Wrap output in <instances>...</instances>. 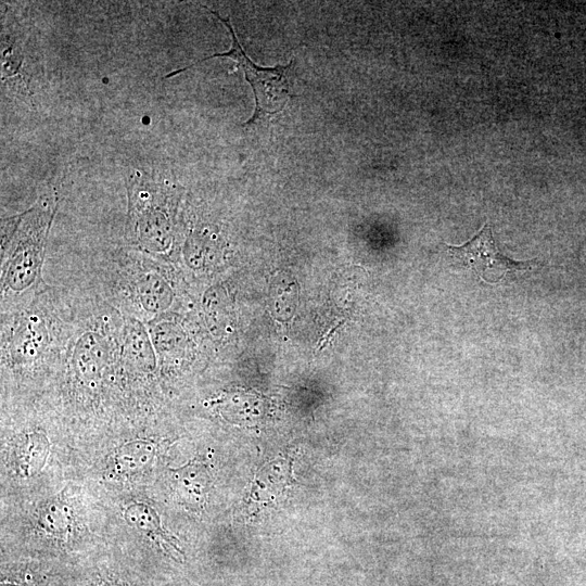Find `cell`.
I'll return each instance as SVG.
<instances>
[{"mask_svg": "<svg viewBox=\"0 0 586 586\" xmlns=\"http://www.w3.org/2000/svg\"><path fill=\"white\" fill-rule=\"evenodd\" d=\"M202 8L215 15L228 28L232 38L230 50L199 60L191 66L177 69L166 75L165 78L178 75L179 73H182L190 67L212 58H230L234 60L243 69L245 79L251 85L255 98L254 114L245 123V126L255 124L267 115H275L281 112L290 98L288 73L293 65V61H291L288 65H277L275 67H262L256 65L245 54L240 41L235 36L230 20L221 17L216 11L211 10L205 5H202Z\"/></svg>", "mask_w": 586, "mask_h": 586, "instance_id": "obj_1", "label": "cell"}, {"mask_svg": "<svg viewBox=\"0 0 586 586\" xmlns=\"http://www.w3.org/2000/svg\"><path fill=\"white\" fill-rule=\"evenodd\" d=\"M52 213L39 208L25 213L22 217L17 239L12 242L10 257L4 262L2 286L4 292L22 294L29 292L38 281L42 262L46 235Z\"/></svg>", "mask_w": 586, "mask_h": 586, "instance_id": "obj_2", "label": "cell"}, {"mask_svg": "<svg viewBox=\"0 0 586 586\" xmlns=\"http://www.w3.org/2000/svg\"><path fill=\"white\" fill-rule=\"evenodd\" d=\"M448 254L461 265L472 269L484 282L496 283L508 273L533 268L537 259L514 260L498 251L488 224L461 245H446Z\"/></svg>", "mask_w": 586, "mask_h": 586, "instance_id": "obj_3", "label": "cell"}, {"mask_svg": "<svg viewBox=\"0 0 586 586\" xmlns=\"http://www.w3.org/2000/svg\"><path fill=\"white\" fill-rule=\"evenodd\" d=\"M124 517L128 524L152 540L166 558L178 564L186 562L179 543L164 530L156 511L149 505L133 502L127 506Z\"/></svg>", "mask_w": 586, "mask_h": 586, "instance_id": "obj_4", "label": "cell"}, {"mask_svg": "<svg viewBox=\"0 0 586 586\" xmlns=\"http://www.w3.org/2000/svg\"><path fill=\"white\" fill-rule=\"evenodd\" d=\"M169 482L183 502L199 506L205 501L209 475L201 462L191 460L182 467L169 470Z\"/></svg>", "mask_w": 586, "mask_h": 586, "instance_id": "obj_5", "label": "cell"}, {"mask_svg": "<svg viewBox=\"0 0 586 586\" xmlns=\"http://www.w3.org/2000/svg\"><path fill=\"white\" fill-rule=\"evenodd\" d=\"M133 292L139 304L149 314H161L170 306V284L157 271L140 273L133 282Z\"/></svg>", "mask_w": 586, "mask_h": 586, "instance_id": "obj_6", "label": "cell"}, {"mask_svg": "<svg viewBox=\"0 0 586 586\" xmlns=\"http://www.w3.org/2000/svg\"><path fill=\"white\" fill-rule=\"evenodd\" d=\"M156 457L152 441L137 440L125 443L115 453L114 470L119 475H135L150 469Z\"/></svg>", "mask_w": 586, "mask_h": 586, "instance_id": "obj_7", "label": "cell"}, {"mask_svg": "<svg viewBox=\"0 0 586 586\" xmlns=\"http://www.w3.org/2000/svg\"><path fill=\"white\" fill-rule=\"evenodd\" d=\"M49 441L41 432L27 434L20 445L17 468L23 476L38 473L44 466L49 455Z\"/></svg>", "mask_w": 586, "mask_h": 586, "instance_id": "obj_8", "label": "cell"}, {"mask_svg": "<svg viewBox=\"0 0 586 586\" xmlns=\"http://www.w3.org/2000/svg\"><path fill=\"white\" fill-rule=\"evenodd\" d=\"M50 571L41 566L20 564L2 570L1 586H49Z\"/></svg>", "mask_w": 586, "mask_h": 586, "instance_id": "obj_9", "label": "cell"}, {"mask_svg": "<svg viewBox=\"0 0 586 586\" xmlns=\"http://www.w3.org/2000/svg\"><path fill=\"white\" fill-rule=\"evenodd\" d=\"M71 519L67 505L60 499H54L41 509L38 523L48 533L64 537L69 528Z\"/></svg>", "mask_w": 586, "mask_h": 586, "instance_id": "obj_10", "label": "cell"}, {"mask_svg": "<svg viewBox=\"0 0 586 586\" xmlns=\"http://www.w3.org/2000/svg\"><path fill=\"white\" fill-rule=\"evenodd\" d=\"M87 581V583L81 584L80 586H139L131 583L129 578L117 574H98Z\"/></svg>", "mask_w": 586, "mask_h": 586, "instance_id": "obj_11", "label": "cell"}, {"mask_svg": "<svg viewBox=\"0 0 586 586\" xmlns=\"http://www.w3.org/2000/svg\"><path fill=\"white\" fill-rule=\"evenodd\" d=\"M344 322V319H339L336 320L332 326L331 328L329 329L328 332H326V334L322 336V339L320 340V342L318 343L319 347L321 345L324 344V342L332 335V333Z\"/></svg>", "mask_w": 586, "mask_h": 586, "instance_id": "obj_12", "label": "cell"}]
</instances>
